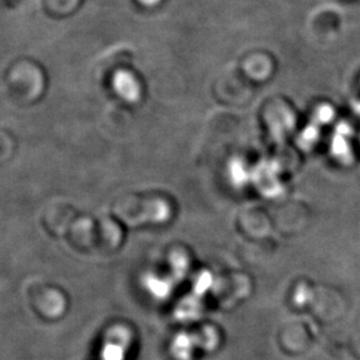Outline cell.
Listing matches in <instances>:
<instances>
[{"label": "cell", "mask_w": 360, "mask_h": 360, "mask_svg": "<svg viewBox=\"0 0 360 360\" xmlns=\"http://www.w3.org/2000/svg\"><path fill=\"white\" fill-rule=\"evenodd\" d=\"M147 292L153 296L154 299L163 300L169 296L173 289V281L167 278L148 274L143 280Z\"/></svg>", "instance_id": "cell-6"}, {"label": "cell", "mask_w": 360, "mask_h": 360, "mask_svg": "<svg viewBox=\"0 0 360 360\" xmlns=\"http://www.w3.org/2000/svg\"><path fill=\"white\" fill-rule=\"evenodd\" d=\"M129 344V335L122 329L113 331V335L104 344L102 349L103 360H125L126 351Z\"/></svg>", "instance_id": "cell-3"}, {"label": "cell", "mask_w": 360, "mask_h": 360, "mask_svg": "<svg viewBox=\"0 0 360 360\" xmlns=\"http://www.w3.org/2000/svg\"><path fill=\"white\" fill-rule=\"evenodd\" d=\"M352 134H354L352 127L347 122H340L337 125L336 131L330 143V150L333 158H336L340 162L349 163L352 161L354 155L349 143Z\"/></svg>", "instance_id": "cell-2"}, {"label": "cell", "mask_w": 360, "mask_h": 360, "mask_svg": "<svg viewBox=\"0 0 360 360\" xmlns=\"http://www.w3.org/2000/svg\"><path fill=\"white\" fill-rule=\"evenodd\" d=\"M320 125L314 122L309 124L300 134V146L302 147L303 150H310L320 139Z\"/></svg>", "instance_id": "cell-9"}, {"label": "cell", "mask_w": 360, "mask_h": 360, "mask_svg": "<svg viewBox=\"0 0 360 360\" xmlns=\"http://www.w3.org/2000/svg\"><path fill=\"white\" fill-rule=\"evenodd\" d=\"M196 347V337L189 333H179L172 344V352L179 360H189Z\"/></svg>", "instance_id": "cell-5"}, {"label": "cell", "mask_w": 360, "mask_h": 360, "mask_svg": "<svg viewBox=\"0 0 360 360\" xmlns=\"http://www.w3.org/2000/svg\"><path fill=\"white\" fill-rule=\"evenodd\" d=\"M354 108H356V112H357L358 115H359V116H360V104H359V103H356V104H354Z\"/></svg>", "instance_id": "cell-14"}, {"label": "cell", "mask_w": 360, "mask_h": 360, "mask_svg": "<svg viewBox=\"0 0 360 360\" xmlns=\"http://www.w3.org/2000/svg\"><path fill=\"white\" fill-rule=\"evenodd\" d=\"M214 285V279L209 272H203L198 276L196 283H194L195 295L200 296L205 294L207 290H210L211 287Z\"/></svg>", "instance_id": "cell-12"}, {"label": "cell", "mask_w": 360, "mask_h": 360, "mask_svg": "<svg viewBox=\"0 0 360 360\" xmlns=\"http://www.w3.org/2000/svg\"><path fill=\"white\" fill-rule=\"evenodd\" d=\"M333 118H335V110L333 106L323 104V105L319 106L317 110H315L313 122L317 125H321V124L324 125V124L333 122Z\"/></svg>", "instance_id": "cell-11"}, {"label": "cell", "mask_w": 360, "mask_h": 360, "mask_svg": "<svg viewBox=\"0 0 360 360\" xmlns=\"http://www.w3.org/2000/svg\"><path fill=\"white\" fill-rule=\"evenodd\" d=\"M8 5H15L17 3H20L21 0H5Z\"/></svg>", "instance_id": "cell-13"}, {"label": "cell", "mask_w": 360, "mask_h": 360, "mask_svg": "<svg viewBox=\"0 0 360 360\" xmlns=\"http://www.w3.org/2000/svg\"><path fill=\"white\" fill-rule=\"evenodd\" d=\"M170 266H172L174 276L180 279L182 276H186L188 272L187 257L181 252H175L170 258Z\"/></svg>", "instance_id": "cell-10"}, {"label": "cell", "mask_w": 360, "mask_h": 360, "mask_svg": "<svg viewBox=\"0 0 360 360\" xmlns=\"http://www.w3.org/2000/svg\"><path fill=\"white\" fill-rule=\"evenodd\" d=\"M97 243L102 245L106 250H116L122 244V233L116 224H111V221H104L101 231L97 230Z\"/></svg>", "instance_id": "cell-7"}, {"label": "cell", "mask_w": 360, "mask_h": 360, "mask_svg": "<svg viewBox=\"0 0 360 360\" xmlns=\"http://www.w3.org/2000/svg\"><path fill=\"white\" fill-rule=\"evenodd\" d=\"M229 177L236 188H244L252 181V170L243 159L235 158L229 163Z\"/></svg>", "instance_id": "cell-4"}, {"label": "cell", "mask_w": 360, "mask_h": 360, "mask_svg": "<svg viewBox=\"0 0 360 360\" xmlns=\"http://www.w3.org/2000/svg\"><path fill=\"white\" fill-rule=\"evenodd\" d=\"M200 314V296H191L181 303L177 310V317L184 321L196 320Z\"/></svg>", "instance_id": "cell-8"}, {"label": "cell", "mask_w": 360, "mask_h": 360, "mask_svg": "<svg viewBox=\"0 0 360 360\" xmlns=\"http://www.w3.org/2000/svg\"><path fill=\"white\" fill-rule=\"evenodd\" d=\"M32 303L42 317L56 319L65 311L67 300L60 290L53 287H41L32 295Z\"/></svg>", "instance_id": "cell-1"}]
</instances>
